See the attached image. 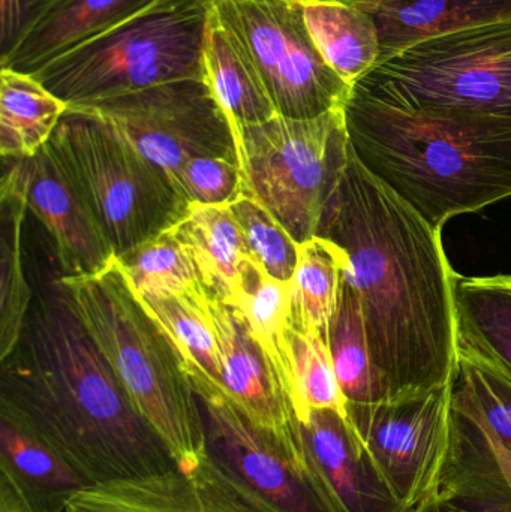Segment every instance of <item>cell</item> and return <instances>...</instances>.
I'll return each instance as SVG.
<instances>
[{"mask_svg": "<svg viewBox=\"0 0 511 512\" xmlns=\"http://www.w3.org/2000/svg\"><path fill=\"white\" fill-rule=\"evenodd\" d=\"M317 236L347 255L344 279L359 295L372 363L390 397L453 382L458 273L441 230L372 176L353 150Z\"/></svg>", "mask_w": 511, "mask_h": 512, "instance_id": "1", "label": "cell"}, {"mask_svg": "<svg viewBox=\"0 0 511 512\" xmlns=\"http://www.w3.org/2000/svg\"><path fill=\"white\" fill-rule=\"evenodd\" d=\"M0 364V418L56 451L89 486L176 468L59 279L33 292L20 339Z\"/></svg>", "mask_w": 511, "mask_h": 512, "instance_id": "2", "label": "cell"}, {"mask_svg": "<svg viewBox=\"0 0 511 512\" xmlns=\"http://www.w3.org/2000/svg\"><path fill=\"white\" fill-rule=\"evenodd\" d=\"M344 114L360 164L435 230L511 198V117L414 113L354 90Z\"/></svg>", "mask_w": 511, "mask_h": 512, "instance_id": "3", "label": "cell"}, {"mask_svg": "<svg viewBox=\"0 0 511 512\" xmlns=\"http://www.w3.org/2000/svg\"><path fill=\"white\" fill-rule=\"evenodd\" d=\"M59 280L129 402L161 439L176 468L197 465L207 454L197 394L179 352L144 309L116 259L101 273Z\"/></svg>", "mask_w": 511, "mask_h": 512, "instance_id": "4", "label": "cell"}, {"mask_svg": "<svg viewBox=\"0 0 511 512\" xmlns=\"http://www.w3.org/2000/svg\"><path fill=\"white\" fill-rule=\"evenodd\" d=\"M209 0H161L57 57L33 77L68 107L204 80Z\"/></svg>", "mask_w": 511, "mask_h": 512, "instance_id": "5", "label": "cell"}, {"mask_svg": "<svg viewBox=\"0 0 511 512\" xmlns=\"http://www.w3.org/2000/svg\"><path fill=\"white\" fill-rule=\"evenodd\" d=\"M353 90L414 113L511 117V20L405 48Z\"/></svg>", "mask_w": 511, "mask_h": 512, "instance_id": "6", "label": "cell"}, {"mask_svg": "<svg viewBox=\"0 0 511 512\" xmlns=\"http://www.w3.org/2000/svg\"><path fill=\"white\" fill-rule=\"evenodd\" d=\"M116 256L173 228L189 203L170 177L83 107H68L50 138Z\"/></svg>", "mask_w": 511, "mask_h": 512, "instance_id": "7", "label": "cell"}, {"mask_svg": "<svg viewBox=\"0 0 511 512\" xmlns=\"http://www.w3.org/2000/svg\"><path fill=\"white\" fill-rule=\"evenodd\" d=\"M351 153L344 108L314 119L278 114L236 134L243 194L269 210L299 245L317 236Z\"/></svg>", "mask_w": 511, "mask_h": 512, "instance_id": "8", "label": "cell"}, {"mask_svg": "<svg viewBox=\"0 0 511 512\" xmlns=\"http://www.w3.org/2000/svg\"><path fill=\"white\" fill-rule=\"evenodd\" d=\"M186 376L206 427L207 454L257 512H345L315 462L302 427L287 439L255 426L218 382L192 366Z\"/></svg>", "mask_w": 511, "mask_h": 512, "instance_id": "9", "label": "cell"}, {"mask_svg": "<svg viewBox=\"0 0 511 512\" xmlns=\"http://www.w3.org/2000/svg\"><path fill=\"white\" fill-rule=\"evenodd\" d=\"M251 57L279 116L314 119L342 110L353 87L312 42L300 0H209Z\"/></svg>", "mask_w": 511, "mask_h": 512, "instance_id": "10", "label": "cell"}, {"mask_svg": "<svg viewBox=\"0 0 511 512\" xmlns=\"http://www.w3.org/2000/svg\"><path fill=\"white\" fill-rule=\"evenodd\" d=\"M347 415L383 480L408 511L438 486L455 444L453 382L374 403Z\"/></svg>", "mask_w": 511, "mask_h": 512, "instance_id": "11", "label": "cell"}, {"mask_svg": "<svg viewBox=\"0 0 511 512\" xmlns=\"http://www.w3.org/2000/svg\"><path fill=\"white\" fill-rule=\"evenodd\" d=\"M77 107L101 117L141 156L161 168L174 186L177 174L191 159L224 156L237 161L230 120L204 80L173 81Z\"/></svg>", "mask_w": 511, "mask_h": 512, "instance_id": "12", "label": "cell"}, {"mask_svg": "<svg viewBox=\"0 0 511 512\" xmlns=\"http://www.w3.org/2000/svg\"><path fill=\"white\" fill-rule=\"evenodd\" d=\"M17 161L27 209L50 234L62 276H89L110 267L116 254L53 143Z\"/></svg>", "mask_w": 511, "mask_h": 512, "instance_id": "13", "label": "cell"}, {"mask_svg": "<svg viewBox=\"0 0 511 512\" xmlns=\"http://www.w3.org/2000/svg\"><path fill=\"white\" fill-rule=\"evenodd\" d=\"M65 512H257L234 489L209 454L182 471L84 487Z\"/></svg>", "mask_w": 511, "mask_h": 512, "instance_id": "14", "label": "cell"}, {"mask_svg": "<svg viewBox=\"0 0 511 512\" xmlns=\"http://www.w3.org/2000/svg\"><path fill=\"white\" fill-rule=\"evenodd\" d=\"M209 309L221 349V387L255 426L290 438L299 429V420L272 360L236 307L209 294Z\"/></svg>", "mask_w": 511, "mask_h": 512, "instance_id": "15", "label": "cell"}, {"mask_svg": "<svg viewBox=\"0 0 511 512\" xmlns=\"http://www.w3.org/2000/svg\"><path fill=\"white\" fill-rule=\"evenodd\" d=\"M299 423L315 462L345 512H410L381 477L348 417L318 409Z\"/></svg>", "mask_w": 511, "mask_h": 512, "instance_id": "16", "label": "cell"}, {"mask_svg": "<svg viewBox=\"0 0 511 512\" xmlns=\"http://www.w3.org/2000/svg\"><path fill=\"white\" fill-rule=\"evenodd\" d=\"M161 0H60L0 63L33 75L78 45L119 26Z\"/></svg>", "mask_w": 511, "mask_h": 512, "instance_id": "17", "label": "cell"}, {"mask_svg": "<svg viewBox=\"0 0 511 512\" xmlns=\"http://www.w3.org/2000/svg\"><path fill=\"white\" fill-rule=\"evenodd\" d=\"M455 415V444L438 486L410 512H511V489L488 442Z\"/></svg>", "mask_w": 511, "mask_h": 512, "instance_id": "18", "label": "cell"}, {"mask_svg": "<svg viewBox=\"0 0 511 512\" xmlns=\"http://www.w3.org/2000/svg\"><path fill=\"white\" fill-rule=\"evenodd\" d=\"M380 63L426 39L511 20V0H378Z\"/></svg>", "mask_w": 511, "mask_h": 512, "instance_id": "19", "label": "cell"}, {"mask_svg": "<svg viewBox=\"0 0 511 512\" xmlns=\"http://www.w3.org/2000/svg\"><path fill=\"white\" fill-rule=\"evenodd\" d=\"M203 77L230 120L234 141L243 126L278 116L251 57L212 9L204 39Z\"/></svg>", "mask_w": 511, "mask_h": 512, "instance_id": "20", "label": "cell"}, {"mask_svg": "<svg viewBox=\"0 0 511 512\" xmlns=\"http://www.w3.org/2000/svg\"><path fill=\"white\" fill-rule=\"evenodd\" d=\"M459 349L511 379V274L455 279Z\"/></svg>", "mask_w": 511, "mask_h": 512, "instance_id": "21", "label": "cell"}, {"mask_svg": "<svg viewBox=\"0 0 511 512\" xmlns=\"http://www.w3.org/2000/svg\"><path fill=\"white\" fill-rule=\"evenodd\" d=\"M0 477L11 481L32 512H65L89 483L56 451L0 418Z\"/></svg>", "mask_w": 511, "mask_h": 512, "instance_id": "22", "label": "cell"}, {"mask_svg": "<svg viewBox=\"0 0 511 512\" xmlns=\"http://www.w3.org/2000/svg\"><path fill=\"white\" fill-rule=\"evenodd\" d=\"M303 21L324 62L351 87L380 63L377 24L368 11L339 0H300Z\"/></svg>", "mask_w": 511, "mask_h": 512, "instance_id": "23", "label": "cell"}, {"mask_svg": "<svg viewBox=\"0 0 511 512\" xmlns=\"http://www.w3.org/2000/svg\"><path fill=\"white\" fill-rule=\"evenodd\" d=\"M174 227L191 251L209 294L230 304L239 288L243 265L252 258L230 204H189Z\"/></svg>", "mask_w": 511, "mask_h": 512, "instance_id": "24", "label": "cell"}, {"mask_svg": "<svg viewBox=\"0 0 511 512\" xmlns=\"http://www.w3.org/2000/svg\"><path fill=\"white\" fill-rule=\"evenodd\" d=\"M27 212L20 165L11 159L0 183V360L17 345L33 298L23 264Z\"/></svg>", "mask_w": 511, "mask_h": 512, "instance_id": "25", "label": "cell"}, {"mask_svg": "<svg viewBox=\"0 0 511 512\" xmlns=\"http://www.w3.org/2000/svg\"><path fill=\"white\" fill-rule=\"evenodd\" d=\"M68 105L33 75L0 68V153L3 159L35 156L53 137Z\"/></svg>", "mask_w": 511, "mask_h": 512, "instance_id": "26", "label": "cell"}, {"mask_svg": "<svg viewBox=\"0 0 511 512\" xmlns=\"http://www.w3.org/2000/svg\"><path fill=\"white\" fill-rule=\"evenodd\" d=\"M329 349L347 403H374L390 394L372 363L362 306L356 289L342 277L338 306L330 324Z\"/></svg>", "mask_w": 511, "mask_h": 512, "instance_id": "27", "label": "cell"}, {"mask_svg": "<svg viewBox=\"0 0 511 512\" xmlns=\"http://www.w3.org/2000/svg\"><path fill=\"white\" fill-rule=\"evenodd\" d=\"M345 265V252L324 237L315 236L299 245V259L291 279L290 321L315 331L327 342Z\"/></svg>", "mask_w": 511, "mask_h": 512, "instance_id": "28", "label": "cell"}, {"mask_svg": "<svg viewBox=\"0 0 511 512\" xmlns=\"http://www.w3.org/2000/svg\"><path fill=\"white\" fill-rule=\"evenodd\" d=\"M116 262L138 298L207 291L191 251L176 227L116 256Z\"/></svg>", "mask_w": 511, "mask_h": 512, "instance_id": "29", "label": "cell"}, {"mask_svg": "<svg viewBox=\"0 0 511 512\" xmlns=\"http://www.w3.org/2000/svg\"><path fill=\"white\" fill-rule=\"evenodd\" d=\"M230 306L239 310L249 331L278 370L288 393L287 331L291 318V280L270 276L257 261L243 265ZM290 396V393H288Z\"/></svg>", "mask_w": 511, "mask_h": 512, "instance_id": "30", "label": "cell"}, {"mask_svg": "<svg viewBox=\"0 0 511 512\" xmlns=\"http://www.w3.org/2000/svg\"><path fill=\"white\" fill-rule=\"evenodd\" d=\"M138 300L167 334L182 363L221 385V349L210 316L209 291Z\"/></svg>", "mask_w": 511, "mask_h": 512, "instance_id": "31", "label": "cell"}, {"mask_svg": "<svg viewBox=\"0 0 511 512\" xmlns=\"http://www.w3.org/2000/svg\"><path fill=\"white\" fill-rule=\"evenodd\" d=\"M288 393L297 420L309 412L330 409L347 415V400L339 387L329 342L315 331L290 321L287 331Z\"/></svg>", "mask_w": 511, "mask_h": 512, "instance_id": "32", "label": "cell"}, {"mask_svg": "<svg viewBox=\"0 0 511 512\" xmlns=\"http://www.w3.org/2000/svg\"><path fill=\"white\" fill-rule=\"evenodd\" d=\"M453 409L511 450V379L462 349L453 378Z\"/></svg>", "mask_w": 511, "mask_h": 512, "instance_id": "33", "label": "cell"}, {"mask_svg": "<svg viewBox=\"0 0 511 512\" xmlns=\"http://www.w3.org/2000/svg\"><path fill=\"white\" fill-rule=\"evenodd\" d=\"M230 207L252 259L270 276L290 282L299 259V243L269 210L249 195L240 194Z\"/></svg>", "mask_w": 511, "mask_h": 512, "instance_id": "34", "label": "cell"}, {"mask_svg": "<svg viewBox=\"0 0 511 512\" xmlns=\"http://www.w3.org/2000/svg\"><path fill=\"white\" fill-rule=\"evenodd\" d=\"M176 188L189 204H231L243 194L242 171L236 159L201 156L183 165Z\"/></svg>", "mask_w": 511, "mask_h": 512, "instance_id": "35", "label": "cell"}, {"mask_svg": "<svg viewBox=\"0 0 511 512\" xmlns=\"http://www.w3.org/2000/svg\"><path fill=\"white\" fill-rule=\"evenodd\" d=\"M60 0H0V63Z\"/></svg>", "mask_w": 511, "mask_h": 512, "instance_id": "36", "label": "cell"}, {"mask_svg": "<svg viewBox=\"0 0 511 512\" xmlns=\"http://www.w3.org/2000/svg\"><path fill=\"white\" fill-rule=\"evenodd\" d=\"M456 412V411H455ZM461 415V414H459ZM464 417V415H462ZM467 418V417H464ZM468 420V418H467ZM470 423H473L474 426L479 429V432L482 433L485 441L488 442L489 447H491L492 453H494L495 459H497L498 465H500L501 471H503L504 477H506L507 483H509L511 489V450L507 445H504L494 433L489 432L485 427L480 426V424L474 423V421L468 420Z\"/></svg>", "mask_w": 511, "mask_h": 512, "instance_id": "37", "label": "cell"}, {"mask_svg": "<svg viewBox=\"0 0 511 512\" xmlns=\"http://www.w3.org/2000/svg\"><path fill=\"white\" fill-rule=\"evenodd\" d=\"M0 512H32L17 487L0 477Z\"/></svg>", "mask_w": 511, "mask_h": 512, "instance_id": "38", "label": "cell"}, {"mask_svg": "<svg viewBox=\"0 0 511 512\" xmlns=\"http://www.w3.org/2000/svg\"><path fill=\"white\" fill-rule=\"evenodd\" d=\"M339 2L350 3V5L357 6V8L363 9V11H368L378 0H339Z\"/></svg>", "mask_w": 511, "mask_h": 512, "instance_id": "39", "label": "cell"}]
</instances>
